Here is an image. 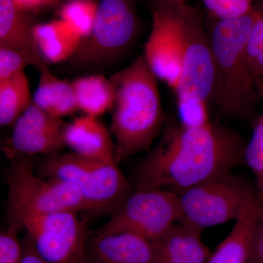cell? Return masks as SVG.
<instances>
[{
	"label": "cell",
	"instance_id": "cell-11",
	"mask_svg": "<svg viewBox=\"0 0 263 263\" xmlns=\"http://www.w3.org/2000/svg\"><path fill=\"white\" fill-rule=\"evenodd\" d=\"M183 5L155 0L152 8V30L142 54L158 80L174 91L179 82L182 65Z\"/></svg>",
	"mask_w": 263,
	"mask_h": 263
},
{
	"label": "cell",
	"instance_id": "cell-8",
	"mask_svg": "<svg viewBox=\"0 0 263 263\" xmlns=\"http://www.w3.org/2000/svg\"><path fill=\"white\" fill-rule=\"evenodd\" d=\"M256 192L254 182L233 171L213 178L179 194L181 220L202 230L235 221Z\"/></svg>",
	"mask_w": 263,
	"mask_h": 263
},
{
	"label": "cell",
	"instance_id": "cell-15",
	"mask_svg": "<svg viewBox=\"0 0 263 263\" xmlns=\"http://www.w3.org/2000/svg\"><path fill=\"white\" fill-rule=\"evenodd\" d=\"M263 213L257 192L246 202L233 229L211 254L207 263H248L252 240Z\"/></svg>",
	"mask_w": 263,
	"mask_h": 263
},
{
	"label": "cell",
	"instance_id": "cell-7",
	"mask_svg": "<svg viewBox=\"0 0 263 263\" xmlns=\"http://www.w3.org/2000/svg\"><path fill=\"white\" fill-rule=\"evenodd\" d=\"M139 29L134 0H100L92 29L70 61L78 67L108 65L133 46Z\"/></svg>",
	"mask_w": 263,
	"mask_h": 263
},
{
	"label": "cell",
	"instance_id": "cell-22",
	"mask_svg": "<svg viewBox=\"0 0 263 263\" xmlns=\"http://www.w3.org/2000/svg\"><path fill=\"white\" fill-rule=\"evenodd\" d=\"M98 5L94 0H68L62 5L61 19L84 40L94 26Z\"/></svg>",
	"mask_w": 263,
	"mask_h": 263
},
{
	"label": "cell",
	"instance_id": "cell-24",
	"mask_svg": "<svg viewBox=\"0 0 263 263\" xmlns=\"http://www.w3.org/2000/svg\"><path fill=\"white\" fill-rule=\"evenodd\" d=\"M214 20L243 16L254 9L252 0H200Z\"/></svg>",
	"mask_w": 263,
	"mask_h": 263
},
{
	"label": "cell",
	"instance_id": "cell-6",
	"mask_svg": "<svg viewBox=\"0 0 263 263\" xmlns=\"http://www.w3.org/2000/svg\"><path fill=\"white\" fill-rule=\"evenodd\" d=\"M40 173L75 186L90 212L114 211L131 193L130 183L117 163L91 160L72 152L47 157Z\"/></svg>",
	"mask_w": 263,
	"mask_h": 263
},
{
	"label": "cell",
	"instance_id": "cell-32",
	"mask_svg": "<svg viewBox=\"0 0 263 263\" xmlns=\"http://www.w3.org/2000/svg\"><path fill=\"white\" fill-rule=\"evenodd\" d=\"M257 91H258V94L263 98V82H262V81H259L257 84Z\"/></svg>",
	"mask_w": 263,
	"mask_h": 263
},
{
	"label": "cell",
	"instance_id": "cell-25",
	"mask_svg": "<svg viewBox=\"0 0 263 263\" xmlns=\"http://www.w3.org/2000/svg\"><path fill=\"white\" fill-rule=\"evenodd\" d=\"M247 56L257 84L263 78V13L254 22L247 43Z\"/></svg>",
	"mask_w": 263,
	"mask_h": 263
},
{
	"label": "cell",
	"instance_id": "cell-12",
	"mask_svg": "<svg viewBox=\"0 0 263 263\" xmlns=\"http://www.w3.org/2000/svg\"><path fill=\"white\" fill-rule=\"evenodd\" d=\"M61 119L49 115L34 103L13 125L8 153L15 155H56L66 147Z\"/></svg>",
	"mask_w": 263,
	"mask_h": 263
},
{
	"label": "cell",
	"instance_id": "cell-2",
	"mask_svg": "<svg viewBox=\"0 0 263 263\" xmlns=\"http://www.w3.org/2000/svg\"><path fill=\"white\" fill-rule=\"evenodd\" d=\"M115 91L110 132L117 162L145 152L165 123L158 79L143 55L110 78Z\"/></svg>",
	"mask_w": 263,
	"mask_h": 263
},
{
	"label": "cell",
	"instance_id": "cell-30",
	"mask_svg": "<svg viewBox=\"0 0 263 263\" xmlns=\"http://www.w3.org/2000/svg\"><path fill=\"white\" fill-rule=\"evenodd\" d=\"M19 9L27 12L57 3L58 0H13Z\"/></svg>",
	"mask_w": 263,
	"mask_h": 263
},
{
	"label": "cell",
	"instance_id": "cell-21",
	"mask_svg": "<svg viewBox=\"0 0 263 263\" xmlns=\"http://www.w3.org/2000/svg\"><path fill=\"white\" fill-rule=\"evenodd\" d=\"M32 102L28 78L24 71L0 82V124L2 127L13 126Z\"/></svg>",
	"mask_w": 263,
	"mask_h": 263
},
{
	"label": "cell",
	"instance_id": "cell-17",
	"mask_svg": "<svg viewBox=\"0 0 263 263\" xmlns=\"http://www.w3.org/2000/svg\"><path fill=\"white\" fill-rule=\"evenodd\" d=\"M34 26L13 0H0V47L23 52L30 57L34 67L41 71L48 64L38 48Z\"/></svg>",
	"mask_w": 263,
	"mask_h": 263
},
{
	"label": "cell",
	"instance_id": "cell-3",
	"mask_svg": "<svg viewBox=\"0 0 263 263\" xmlns=\"http://www.w3.org/2000/svg\"><path fill=\"white\" fill-rule=\"evenodd\" d=\"M262 13L254 8L238 18L214 20L209 32L216 73L214 101L228 117H245L253 105L257 81L249 65L247 43Z\"/></svg>",
	"mask_w": 263,
	"mask_h": 263
},
{
	"label": "cell",
	"instance_id": "cell-26",
	"mask_svg": "<svg viewBox=\"0 0 263 263\" xmlns=\"http://www.w3.org/2000/svg\"><path fill=\"white\" fill-rule=\"evenodd\" d=\"M29 65L34 66L32 60L23 52L0 47V82L24 72Z\"/></svg>",
	"mask_w": 263,
	"mask_h": 263
},
{
	"label": "cell",
	"instance_id": "cell-33",
	"mask_svg": "<svg viewBox=\"0 0 263 263\" xmlns=\"http://www.w3.org/2000/svg\"><path fill=\"white\" fill-rule=\"evenodd\" d=\"M87 263H94V262H90V261H89V260H87Z\"/></svg>",
	"mask_w": 263,
	"mask_h": 263
},
{
	"label": "cell",
	"instance_id": "cell-31",
	"mask_svg": "<svg viewBox=\"0 0 263 263\" xmlns=\"http://www.w3.org/2000/svg\"><path fill=\"white\" fill-rule=\"evenodd\" d=\"M157 1L167 3H187V0H157Z\"/></svg>",
	"mask_w": 263,
	"mask_h": 263
},
{
	"label": "cell",
	"instance_id": "cell-4",
	"mask_svg": "<svg viewBox=\"0 0 263 263\" xmlns=\"http://www.w3.org/2000/svg\"><path fill=\"white\" fill-rule=\"evenodd\" d=\"M181 38V73L174 91L179 122L186 127H204L212 123L209 106L214 100L215 67L201 12L187 3L183 6Z\"/></svg>",
	"mask_w": 263,
	"mask_h": 263
},
{
	"label": "cell",
	"instance_id": "cell-14",
	"mask_svg": "<svg viewBox=\"0 0 263 263\" xmlns=\"http://www.w3.org/2000/svg\"><path fill=\"white\" fill-rule=\"evenodd\" d=\"M64 140L66 147L76 155L117 163L111 132L98 117L85 114L67 123L64 130Z\"/></svg>",
	"mask_w": 263,
	"mask_h": 263
},
{
	"label": "cell",
	"instance_id": "cell-27",
	"mask_svg": "<svg viewBox=\"0 0 263 263\" xmlns=\"http://www.w3.org/2000/svg\"><path fill=\"white\" fill-rule=\"evenodd\" d=\"M16 230L11 227L0 233V263H22L23 241L19 240Z\"/></svg>",
	"mask_w": 263,
	"mask_h": 263
},
{
	"label": "cell",
	"instance_id": "cell-29",
	"mask_svg": "<svg viewBox=\"0 0 263 263\" xmlns=\"http://www.w3.org/2000/svg\"><path fill=\"white\" fill-rule=\"evenodd\" d=\"M23 245L24 256L22 263H48L36 252L27 235L23 240Z\"/></svg>",
	"mask_w": 263,
	"mask_h": 263
},
{
	"label": "cell",
	"instance_id": "cell-18",
	"mask_svg": "<svg viewBox=\"0 0 263 263\" xmlns=\"http://www.w3.org/2000/svg\"><path fill=\"white\" fill-rule=\"evenodd\" d=\"M33 32L38 48L47 64H58L70 60L83 41L62 19L36 24Z\"/></svg>",
	"mask_w": 263,
	"mask_h": 263
},
{
	"label": "cell",
	"instance_id": "cell-5",
	"mask_svg": "<svg viewBox=\"0 0 263 263\" xmlns=\"http://www.w3.org/2000/svg\"><path fill=\"white\" fill-rule=\"evenodd\" d=\"M8 184L7 211L15 229L32 216L89 211L75 186L62 180L38 176L27 160L13 157Z\"/></svg>",
	"mask_w": 263,
	"mask_h": 263
},
{
	"label": "cell",
	"instance_id": "cell-16",
	"mask_svg": "<svg viewBox=\"0 0 263 263\" xmlns=\"http://www.w3.org/2000/svg\"><path fill=\"white\" fill-rule=\"evenodd\" d=\"M202 231L186 221H178L154 241L157 263H207L212 254L202 241Z\"/></svg>",
	"mask_w": 263,
	"mask_h": 263
},
{
	"label": "cell",
	"instance_id": "cell-10",
	"mask_svg": "<svg viewBox=\"0 0 263 263\" xmlns=\"http://www.w3.org/2000/svg\"><path fill=\"white\" fill-rule=\"evenodd\" d=\"M78 212L32 216L22 221L36 252L48 263H87L88 238Z\"/></svg>",
	"mask_w": 263,
	"mask_h": 263
},
{
	"label": "cell",
	"instance_id": "cell-28",
	"mask_svg": "<svg viewBox=\"0 0 263 263\" xmlns=\"http://www.w3.org/2000/svg\"><path fill=\"white\" fill-rule=\"evenodd\" d=\"M248 263H263V213L254 231Z\"/></svg>",
	"mask_w": 263,
	"mask_h": 263
},
{
	"label": "cell",
	"instance_id": "cell-9",
	"mask_svg": "<svg viewBox=\"0 0 263 263\" xmlns=\"http://www.w3.org/2000/svg\"><path fill=\"white\" fill-rule=\"evenodd\" d=\"M182 219L179 195L160 189L136 190L98 231L129 232L156 241Z\"/></svg>",
	"mask_w": 263,
	"mask_h": 263
},
{
	"label": "cell",
	"instance_id": "cell-1",
	"mask_svg": "<svg viewBox=\"0 0 263 263\" xmlns=\"http://www.w3.org/2000/svg\"><path fill=\"white\" fill-rule=\"evenodd\" d=\"M246 145L238 132L221 124L186 127L170 123L138 164L136 190L160 189L179 195L245 164Z\"/></svg>",
	"mask_w": 263,
	"mask_h": 263
},
{
	"label": "cell",
	"instance_id": "cell-13",
	"mask_svg": "<svg viewBox=\"0 0 263 263\" xmlns=\"http://www.w3.org/2000/svg\"><path fill=\"white\" fill-rule=\"evenodd\" d=\"M87 260L94 263H157L155 243L129 232L98 231L88 239Z\"/></svg>",
	"mask_w": 263,
	"mask_h": 263
},
{
	"label": "cell",
	"instance_id": "cell-19",
	"mask_svg": "<svg viewBox=\"0 0 263 263\" xmlns=\"http://www.w3.org/2000/svg\"><path fill=\"white\" fill-rule=\"evenodd\" d=\"M39 72L37 87L32 97L38 108L61 119L79 110L71 82L59 79L48 67Z\"/></svg>",
	"mask_w": 263,
	"mask_h": 263
},
{
	"label": "cell",
	"instance_id": "cell-20",
	"mask_svg": "<svg viewBox=\"0 0 263 263\" xmlns=\"http://www.w3.org/2000/svg\"><path fill=\"white\" fill-rule=\"evenodd\" d=\"M79 110L86 115L99 117L111 110L115 91L110 79L89 75L71 81Z\"/></svg>",
	"mask_w": 263,
	"mask_h": 263
},
{
	"label": "cell",
	"instance_id": "cell-23",
	"mask_svg": "<svg viewBox=\"0 0 263 263\" xmlns=\"http://www.w3.org/2000/svg\"><path fill=\"white\" fill-rule=\"evenodd\" d=\"M245 164L254 175L257 195L263 203V113L254 122L250 141L246 145Z\"/></svg>",
	"mask_w": 263,
	"mask_h": 263
}]
</instances>
